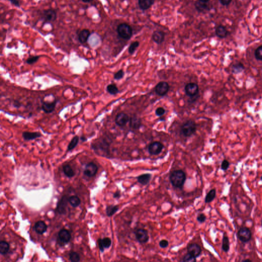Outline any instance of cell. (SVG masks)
I'll list each match as a JSON object with an SVG mask.
<instances>
[{
	"mask_svg": "<svg viewBox=\"0 0 262 262\" xmlns=\"http://www.w3.org/2000/svg\"><path fill=\"white\" fill-rule=\"evenodd\" d=\"M186 174L184 171L177 169L173 171L169 176V180L174 187L181 189L186 181Z\"/></svg>",
	"mask_w": 262,
	"mask_h": 262,
	"instance_id": "obj_1",
	"label": "cell"
},
{
	"mask_svg": "<svg viewBox=\"0 0 262 262\" xmlns=\"http://www.w3.org/2000/svg\"><path fill=\"white\" fill-rule=\"evenodd\" d=\"M197 125L194 120H189L185 122L181 128V133L185 137L192 136L196 132Z\"/></svg>",
	"mask_w": 262,
	"mask_h": 262,
	"instance_id": "obj_2",
	"label": "cell"
},
{
	"mask_svg": "<svg viewBox=\"0 0 262 262\" xmlns=\"http://www.w3.org/2000/svg\"><path fill=\"white\" fill-rule=\"evenodd\" d=\"M117 31L119 36L124 40H129L133 35L132 28L126 23L120 24L117 27Z\"/></svg>",
	"mask_w": 262,
	"mask_h": 262,
	"instance_id": "obj_3",
	"label": "cell"
},
{
	"mask_svg": "<svg viewBox=\"0 0 262 262\" xmlns=\"http://www.w3.org/2000/svg\"><path fill=\"white\" fill-rule=\"evenodd\" d=\"M237 237L242 242L247 243L251 240L252 234L248 228L243 227L239 229L237 233Z\"/></svg>",
	"mask_w": 262,
	"mask_h": 262,
	"instance_id": "obj_4",
	"label": "cell"
},
{
	"mask_svg": "<svg viewBox=\"0 0 262 262\" xmlns=\"http://www.w3.org/2000/svg\"><path fill=\"white\" fill-rule=\"evenodd\" d=\"M57 18L56 12L54 10H44L42 13V19L44 23L54 22Z\"/></svg>",
	"mask_w": 262,
	"mask_h": 262,
	"instance_id": "obj_5",
	"label": "cell"
},
{
	"mask_svg": "<svg viewBox=\"0 0 262 262\" xmlns=\"http://www.w3.org/2000/svg\"><path fill=\"white\" fill-rule=\"evenodd\" d=\"M199 86L194 82H190L185 86V92L186 95L190 97H194L199 93Z\"/></svg>",
	"mask_w": 262,
	"mask_h": 262,
	"instance_id": "obj_6",
	"label": "cell"
},
{
	"mask_svg": "<svg viewBox=\"0 0 262 262\" xmlns=\"http://www.w3.org/2000/svg\"><path fill=\"white\" fill-rule=\"evenodd\" d=\"M136 240L141 244H145L149 240L148 232L146 229L138 228L135 232Z\"/></svg>",
	"mask_w": 262,
	"mask_h": 262,
	"instance_id": "obj_7",
	"label": "cell"
},
{
	"mask_svg": "<svg viewBox=\"0 0 262 262\" xmlns=\"http://www.w3.org/2000/svg\"><path fill=\"white\" fill-rule=\"evenodd\" d=\"M164 145L158 141L152 142L148 147V151L151 155H158L161 153Z\"/></svg>",
	"mask_w": 262,
	"mask_h": 262,
	"instance_id": "obj_8",
	"label": "cell"
},
{
	"mask_svg": "<svg viewBox=\"0 0 262 262\" xmlns=\"http://www.w3.org/2000/svg\"><path fill=\"white\" fill-rule=\"evenodd\" d=\"M169 89V84L166 82H160L155 87V92L157 94L163 96L167 94Z\"/></svg>",
	"mask_w": 262,
	"mask_h": 262,
	"instance_id": "obj_9",
	"label": "cell"
},
{
	"mask_svg": "<svg viewBox=\"0 0 262 262\" xmlns=\"http://www.w3.org/2000/svg\"><path fill=\"white\" fill-rule=\"evenodd\" d=\"M57 101L54 100L52 101H43L42 103V110L47 114L53 112L56 106Z\"/></svg>",
	"mask_w": 262,
	"mask_h": 262,
	"instance_id": "obj_10",
	"label": "cell"
},
{
	"mask_svg": "<svg viewBox=\"0 0 262 262\" xmlns=\"http://www.w3.org/2000/svg\"><path fill=\"white\" fill-rule=\"evenodd\" d=\"M98 171V167L96 164L93 162H90L86 166L84 170V174L87 177H92L96 175Z\"/></svg>",
	"mask_w": 262,
	"mask_h": 262,
	"instance_id": "obj_11",
	"label": "cell"
},
{
	"mask_svg": "<svg viewBox=\"0 0 262 262\" xmlns=\"http://www.w3.org/2000/svg\"><path fill=\"white\" fill-rule=\"evenodd\" d=\"M187 253L194 256L196 258L200 256L202 252L201 247L197 243L189 244L187 247Z\"/></svg>",
	"mask_w": 262,
	"mask_h": 262,
	"instance_id": "obj_12",
	"label": "cell"
},
{
	"mask_svg": "<svg viewBox=\"0 0 262 262\" xmlns=\"http://www.w3.org/2000/svg\"><path fill=\"white\" fill-rule=\"evenodd\" d=\"M129 121V116L123 112L117 114L115 120L116 124L119 126H125Z\"/></svg>",
	"mask_w": 262,
	"mask_h": 262,
	"instance_id": "obj_13",
	"label": "cell"
},
{
	"mask_svg": "<svg viewBox=\"0 0 262 262\" xmlns=\"http://www.w3.org/2000/svg\"><path fill=\"white\" fill-rule=\"evenodd\" d=\"M42 136V135L40 132H32L26 131L23 132L22 133L23 138L24 139V140L25 141L33 140L41 137Z\"/></svg>",
	"mask_w": 262,
	"mask_h": 262,
	"instance_id": "obj_14",
	"label": "cell"
},
{
	"mask_svg": "<svg viewBox=\"0 0 262 262\" xmlns=\"http://www.w3.org/2000/svg\"><path fill=\"white\" fill-rule=\"evenodd\" d=\"M91 33L88 29H84L81 30L78 34V39L81 44H85L88 41Z\"/></svg>",
	"mask_w": 262,
	"mask_h": 262,
	"instance_id": "obj_15",
	"label": "cell"
},
{
	"mask_svg": "<svg viewBox=\"0 0 262 262\" xmlns=\"http://www.w3.org/2000/svg\"><path fill=\"white\" fill-rule=\"evenodd\" d=\"M98 247L101 252L104 251V248H109L112 244V241L109 238H100L98 240Z\"/></svg>",
	"mask_w": 262,
	"mask_h": 262,
	"instance_id": "obj_16",
	"label": "cell"
},
{
	"mask_svg": "<svg viewBox=\"0 0 262 262\" xmlns=\"http://www.w3.org/2000/svg\"><path fill=\"white\" fill-rule=\"evenodd\" d=\"M165 33L161 31H155L152 35V39L157 44H161L164 41Z\"/></svg>",
	"mask_w": 262,
	"mask_h": 262,
	"instance_id": "obj_17",
	"label": "cell"
},
{
	"mask_svg": "<svg viewBox=\"0 0 262 262\" xmlns=\"http://www.w3.org/2000/svg\"><path fill=\"white\" fill-rule=\"evenodd\" d=\"M59 238L60 241L64 243H68L71 240V234L66 229H62L59 232Z\"/></svg>",
	"mask_w": 262,
	"mask_h": 262,
	"instance_id": "obj_18",
	"label": "cell"
},
{
	"mask_svg": "<svg viewBox=\"0 0 262 262\" xmlns=\"http://www.w3.org/2000/svg\"><path fill=\"white\" fill-rule=\"evenodd\" d=\"M47 229V226L46 223L42 221H39L35 224V230L38 234L42 235L46 232Z\"/></svg>",
	"mask_w": 262,
	"mask_h": 262,
	"instance_id": "obj_19",
	"label": "cell"
},
{
	"mask_svg": "<svg viewBox=\"0 0 262 262\" xmlns=\"http://www.w3.org/2000/svg\"><path fill=\"white\" fill-rule=\"evenodd\" d=\"M155 3V0H138V4L141 9L147 10L150 8Z\"/></svg>",
	"mask_w": 262,
	"mask_h": 262,
	"instance_id": "obj_20",
	"label": "cell"
},
{
	"mask_svg": "<svg viewBox=\"0 0 262 262\" xmlns=\"http://www.w3.org/2000/svg\"><path fill=\"white\" fill-rule=\"evenodd\" d=\"M152 178V175L149 173H146V174H142L138 176L137 178V181L138 183H140V184L142 185H145L147 184Z\"/></svg>",
	"mask_w": 262,
	"mask_h": 262,
	"instance_id": "obj_21",
	"label": "cell"
},
{
	"mask_svg": "<svg viewBox=\"0 0 262 262\" xmlns=\"http://www.w3.org/2000/svg\"><path fill=\"white\" fill-rule=\"evenodd\" d=\"M195 6L196 7V9L197 10L198 12L200 13H204L208 11L209 10V7L207 3L202 2L201 1H198L195 4Z\"/></svg>",
	"mask_w": 262,
	"mask_h": 262,
	"instance_id": "obj_22",
	"label": "cell"
},
{
	"mask_svg": "<svg viewBox=\"0 0 262 262\" xmlns=\"http://www.w3.org/2000/svg\"><path fill=\"white\" fill-rule=\"evenodd\" d=\"M228 32L226 29L222 25H220L216 29V35L218 38H224L227 36Z\"/></svg>",
	"mask_w": 262,
	"mask_h": 262,
	"instance_id": "obj_23",
	"label": "cell"
},
{
	"mask_svg": "<svg viewBox=\"0 0 262 262\" xmlns=\"http://www.w3.org/2000/svg\"><path fill=\"white\" fill-rule=\"evenodd\" d=\"M67 199L65 196H64L62 199L60 200V202H59L57 207L58 212L60 214H63L65 213L66 209L67 204Z\"/></svg>",
	"mask_w": 262,
	"mask_h": 262,
	"instance_id": "obj_24",
	"label": "cell"
},
{
	"mask_svg": "<svg viewBox=\"0 0 262 262\" xmlns=\"http://www.w3.org/2000/svg\"><path fill=\"white\" fill-rule=\"evenodd\" d=\"M129 122L130 126L135 129H138L141 125L140 119L137 116L131 117V118L129 119Z\"/></svg>",
	"mask_w": 262,
	"mask_h": 262,
	"instance_id": "obj_25",
	"label": "cell"
},
{
	"mask_svg": "<svg viewBox=\"0 0 262 262\" xmlns=\"http://www.w3.org/2000/svg\"><path fill=\"white\" fill-rule=\"evenodd\" d=\"M222 249L225 253L228 252L229 249H230V243H229V238L225 234H224L223 238Z\"/></svg>",
	"mask_w": 262,
	"mask_h": 262,
	"instance_id": "obj_26",
	"label": "cell"
},
{
	"mask_svg": "<svg viewBox=\"0 0 262 262\" xmlns=\"http://www.w3.org/2000/svg\"><path fill=\"white\" fill-rule=\"evenodd\" d=\"M119 210L118 206L111 205L106 208V213L108 217H112Z\"/></svg>",
	"mask_w": 262,
	"mask_h": 262,
	"instance_id": "obj_27",
	"label": "cell"
},
{
	"mask_svg": "<svg viewBox=\"0 0 262 262\" xmlns=\"http://www.w3.org/2000/svg\"><path fill=\"white\" fill-rule=\"evenodd\" d=\"M9 244L7 242L2 241L0 242V253L2 255H5L8 253L9 250Z\"/></svg>",
	"mask_w": 262,
	"mask_h": 262,
	"instance_id": "obj_28",
	"label": "cell"
},
{
	"mask_svg": "<svg viewBox=\"0 0 262 262\" xmlns=\"http://www.w3.org/2000/svg\"><path fill=\"white\" fill-rule=\"evenodd\" d=\"M107 91L112 95H116L119 92V89L115 84H111L107 85Z\"/></svg>",
	"mask_w": 262,
	"mask_h": 262,
	"instance_id": "obj_29",
	"label": "cell"
},
{
	"mask_svg": "<svg viewBox=\"0 0 262 262\" xmlns=\"http://www.w3.org/2000/svg\"><path fill=\"white\" fill-rule=\"evenodd\" d=\"M63 169L64 174H65V175L67 177H69V178H72L75 175V172L73 171V169H72V168L71 167V166L68 165V164L64 166Z\"/></svg>",
	"mask_w": 262,
	"mask_h": 262,
	"instance_id": "obj_30",
	"label": "cell"
},
{
	"mask_svg": "<svg viewBox=\"0 0 262 262\" xmlns=\"http://www.w3.org/2000/svg\"><path fill=\"white\" fill-rule=\"evenodd\" d=\"M216 196V191L215 189L210 190L205 197V202L206 203L212 202Z\"/></svg>",
	"mask_w": 262,
	"mask_h": 262,
	"instance_id": "obj_31",
	"label": "cell"
},
{
	"mask_svg": "<svg viewBox=\"0 0 262 262\" xmlns=\"http://www.w3.org/2000/svg\"><path fill=\"white\" fill-rule=\"evenodd\" d=\"M79 136H74V137L71 139V141L70 142L69 144H68V148H67L68 151H70L73 150L78 145V144L79 142Z\"/></svg>",
	"mask_w": 262,
	"mask_h": 262,
	"instance_id": "obj_32",
	"label": "cell"
},
{
	"mask_svg": "<svg viewBox=\"0 0 262 262\" xmlns=\"http://www.w3.org/2000/svg\"><path fill=\"white\" fill-rule=\"evenodd\" d=\"M68 201L74 207H78L81 203V200L76 196H71L68 199Z\"/></svg>",
	"mask_w": 262,
	"mask_h": 262,
	"instance_id": "obj_33",
	"label": "cell"
},
{
	"mask_svg": "<svg viewBox=\"0 0 262 262\" xmlns=\"http://www.w3.org/2000/svg\"><path fill=\"white\" fill-rule=\"evenodd\" d=\"M244 69V66H243V64L241 63H238L235 64V65H233L232 68V72L234 73L237 74V73L241 72L242 71H243Z\"/></svg>",
	"mask_w": 262,
	"mask_h": 262,
	"instance_id": "obj_34",
	"label": "cell"
},
{
	"mask_svg": "<svg viewBox=\"0 0 262 262\" xmlns=\"http://www.w3.org/2000/svg\"><path fill=\"white\" fill-rule=\"evenodd\" d=\"M180 261L184 262H196L197 261V259L194 256L187 253V254H185L183 257V258Z\"/></svg>",
	"mask_w": 262,
	"mask_h": 262,
	"instance_id": "obj_35",
	"label": "cell"
},
{
	"mask_svg": "<svg viewBox=\"0 0 262 262\" xmlns=\"http://www.w3.org/2000/svg\"><path fill=\"white\" fill-rule=\"evenodd\" d=\"M139 42L135 41L131 43L129 48V53L130 54H133L134 53L136 49L139 47Z\"/></svg>",
	"mask_w": 262,
	"mask_h": 262,
	"instance_id": "obj_36",
	"label": "cell"
},
{
	"mask_svg": "<svg viewBox=\"0 0 262 262\" xmlns=\"http://www.w3.org/2000/svg\"><path fill=\"white\" fill-rule=\"evenodd\" d=\"M69 259L71 262H79L80 261V256L76 252H71L70 253Z\"/></svg>",
	"mask_w": 262,
	"mask_h": 262,
	"instance_id": "obj_37",
	"label": "cell"
},
{
	"mask_svg": "<svg viewBox=\"0 0 262 262\" xmlns=\"http://www.w3.org/2000/svg\"><path fill=\"white\" fill-rule=\"evenodd\" d=\"M41 57L40 56L36 55V56H30L28 57L27 59V60L26 61V63L28 64L29 65H33L36 62L38 61V60Z\"/></svg>",
	"mask_w": 262,
	"mask_h": 262,
	"instance_id": "obj_38",
	"label": "cell"
},
{
	"mask_svg": "<svg viewBox=\"0 0 262 262\" xmlns=\"http://www.w3.org/2000/svg\"><path fill=\"white\" fill-rule=\"evenodd\" d=\"M254 56L257 60L262 61V46H260L256 49Z\"/></svg>",
	"mask_w": 262,
	"mask_h": 262,
	"instance_id": "obj_39",
	"label": "cell"
},
{
	"mask_svg": "<svg viewBox=\"0 0 262 262\" xmlns=\"http://www.w3.org/2000/svg\"><path fill=\"white\" fill-rule=\"evenodd\" d=\"M125 75V72L122 70H119V71H117V72H116L114 75V78L115 80L119 81L120 79H122L123 78V76Z\"/></svg>",
	"mask_w": 262,
	"mask_h": 262,
	"instance_id": "obj_40",
	"label": "cell"
},
{
	"mask_svg": "<svg viewBox=\"0 0 262 262\" xmlns=\"http://www.w3.org/2000/svg\"><path fill=\"white\" fill-rule=\"evenodd\" d=\"M165 113H166V110H165V109L162 107H158V108L156 110V111H155L156 115L157 116H158V117L162 116L163 115L165 114Z\"/></svg>",
	"mask_w": 262,
	"mask_h": 262,
	"instance_id": "obj_41",
	"label": "cell"
},
{
	"mask_svg": "<svg viewBox=\"0 0 262 262\" xmlns=\"http://www.w3.org/2000/svg\"><path fill=\"white\" fill-rule=\"evenodd\" d=\"M229 165H230V163L227 160H224L221 163V169H222L223 171H224L227 170L229 168Z\"/></svg>",
	"mask_w": 262,
	"mask_h": 262,
	"instance_id": "obj_42",
	"label": "cell"
},
{
	"mask_svg": "<svg viewBox=\"0 0 262 262\" xmlns=\"http://www.w3.org/2000/svg\"><path fill=\"white\" fill-rule=\"evenodd\" d=\"M197 221L200 223H203L206 220V217L203 213H200V215H198L197 218Z\"/></svg>",
	"mask_w": 262,
	"mask_h": 262,
	"instance_id": "obj_43",
	"label": "cell"
},
{
	"mask_svg": "<svg viewBox=\"0 0 262 262\" xmlns=\"http://www.w3.org/2000/svg\"><path fill=\"white\" fill-rule=\"evenodd\" d=\"M169 243L166 240H162L159 242V246L161 248H166L169 246Z\"/></svg>",
	"mask_w": 262,
	"mask_h": 262,
	"instance_id": "obj_44",
	"label": "cell"
},
{
	"mask_svg": "<svg viewBox=\"0 0 262 262\" xmlns=\"http://www.w3.org/2000/svg\"><path fill=\"white\" fill-rule=\"evenodd\" d=\"M7 1H9L11 3V4H13V5H14L15 6L20 7V6H21L19 1L18 0H7Z\"/></svg>",
	"mask_w": 262,
	"mask_h": 262,
	"instance_id": "obj_45",
	"label": "cell"
},
{
	"mask_svg": "<svg viewBox=\"0 0 262 262\" xmlns=\"http://www.w3.org/2000/svg\"><path fill=\"white\" fill-rule=\"evenodd\" d=\"M219 1L223 6H228L231 4L232 0H219Z\"/></svg>",
	"mask_w": 262,
	"mask_h": 262,
	"instance_id": "obj_46",
	"label": "cell"
},
{
	"mask_svg": "<svg viewBox=\"0 0 262 262\" xmlns=\"http://www.w3.org/2000/svg\"><path fill=\"white\" fill-rule=\"evenodd\" d=\"M121 197V194L119 191H117L113 194V197L116 199H118Z\"/></svg>",
	"mask_w": 262,
	"mask_h": 262,
	"instance_id": "obj_47",
	"label": "cell"
},
{
	"mask_svg": "<svg viewBox=\"0 0 262 262\" xmlns=\"http://www.w3.org/2000/svg\"><path fill=\"white\" fill-rule=\"evenodd\" d=\"M13 106L16 108H19L21 106V104L18 101H15L13 103Z\"/></svg>",
	"mask_w": 262,
	"mask_h": 262,
	"instance_id": "obj_48",
	"label": "cell"
},
{
	"mask_svg": "<svg viewBox=\"0 0 262 262\" xmlns=\"http://www.w3.org/2000/svg\"><path fill=\"white\" fill-rule=\"evenodd\" d=\"M82 2H84L85 3H89L92 1V0H81Z\"/></svg>",
	"mask_w": 262,
	"mask_h": 262,
	"instance_id": "obj_49",
	"label": "cell"
},
{
	"mask_svg": "<svg viewBox=\"0 0 262 262\" xmlns=\"http://www.w3.org/2000/svg\"><path fill=\"white\" fill-rule=\"evenodd\" d=\"M80 139H81V140L83 141V142L86 141H87V138H86L85 137H84V136H82Z\"/></svg>",
	"mask_w": 262,
	"mask_h": 262,
	"instance_id": "obj_50",
	"label": "cell"
},
{
	"mask_svg": "<svg viewBox=\"0 0 262 262\" xmlns=\"http://www.w3.org/2000/svg\"><path fill=\"white\" fill-rule=\"evenodd\" d=\"M200 1H202V2H205V3H207L209 1V0H200Z\"/></svg>",
	"mask_w": 262,
	"mask_h": 262,
	"instance_id": "obj_51",
	"label": "cell"
},
{
	"mask_svg": "<svg viewBox=\"0 0 262 262\" xmlns=\"http://www.w3.org/2000/svg\"><path fill=\"white\" fill-rule=\"evenodd\" d=\"M243 262H247V261H249V262H251V260H242Z\"/></svg>",
	"mask_w": 262,
	"mask_h": 262,
	"instance_id": "obj_52",
	"label": "cell"
},
{
	"mask_svg": "<svg viewBox=\"0 0 262 262\" xmlns=\"http://www.w3.org/2000/svg\"><path fill=\"white\" fill-rule=\"evenodd\" d=\"M261 225H262V221H261Z\"/></svg>",
	"mask_w": 262,
	"mask_h": 262,
	"instance_id": "obj_53",
	"label": "cell"
},
{
	"mask_svg": "<svg viewBox=\"0 0 262 262\" xmlns=\"http://www.w3.org/2000/svg\"><path fill=\"white\" fill-rule=\"evenodd\" d=\"M260 179H261V180L262 181V176L261 177V178H260Z\"/></svg>",
	"mask_w": 262,
	"mask_h": 262,
	"instance_id": "obj_54",
	"label": "cell"
}]
</instances>
